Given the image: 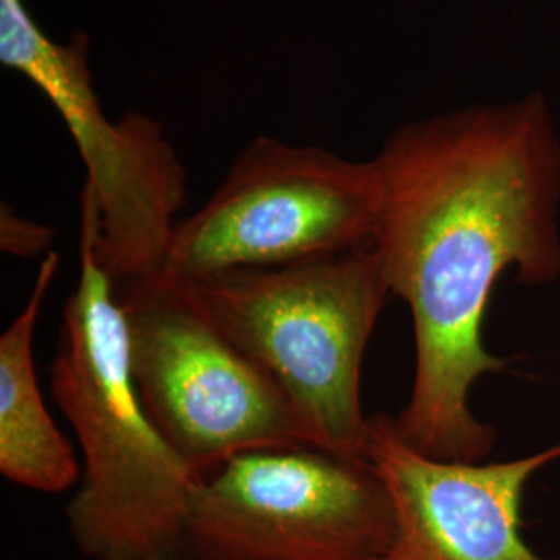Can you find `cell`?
Returning <instances> with one entry per match:
<instances>
[{
  "label": "cell",
  "mask_w": 560,
  "mask_h": 560,
  "mask_svg": "<svg viewBox=\"0 0 560 560\" xmlns=\"http://www.w3.org/2000/svg\"><path fill=\"white\" fill-rule=\"evenodd\" d=\"M370 463L393 501L395 527L378 560H560L521 534L529 481L560 460V442L511 460H448L400 439L393 416H370Z\"/></svg>",
  "instance_id": "8"
},
{
  "label": "cell",
  "mask_w": 560,
  "mask_h": 560,
  "mask_svg": "<svg viewBox=\"0 0 560 560\" xmlns=\"http://www.w3.org/2000/svg\"><path fill=\"white\" fill-rule=\"evenodd\" d=\"M381 177L374 247L416 337L409 399L393 416L423 455L486 460L494 425L471 409L476 384L506 370L483 345L504 272L560 280V131L541 92L471 104L395 129L372 159Z\"/></svg>",
  "instance_id": "1"
},
{
  "label": "cell",
  "mask_w": 560,
  "mask_h": 560,
  "mask_svg": "<svg viewBox=\"0 0 560 560\" xmlns=\"http://www.w3.org/2000/svg\"><path fill=\"white\" fill-rule=\"evenodd\" d=\"M55 231L48 224L18 214L7 201L0 206V249L15 258L48 256Z\"/></svg>",
  "instance_id": "10"
},
{
  "label": "cell",
  "mask_w": 560,
  "mask_h": 560,
  "mask_svg": "<svg viewBox=\"0 0 560 560\" xmlns=\"http://www.w3.org/2000/svg\"><path fill=\"white\" fill-rule=\"evenodd\" d=\"M59 261L57 252L44 256L30 298L0 335V474L42 494L67 492L81 480L75 446L52 420L34 363V332Z\"/></svg>",
  "instance_id": "9"
},
{
  "label": "cell",
  "mask_w": 560,
  "mask_h": 560,
  "mask_svg": "<svg viewBox=\"0 0 560 560\" xmlns=\"http://www.w3.org/2000/svg\"><path fill=\"white\" fill-rule=\"evenodd\" d=\"M393 527L390 494L370 460L266 448L196 481L185 560H378Z\"/></svg>",
  "instance_id": "7"
},
{
  "label": "cell",
  "mask_w": 560,
  "mask_h": 560,
  "mask_svg": "<svg viewBox=\"0 0 560 560\" xmlns=\"http://www.w3.org/2000/svg\"><path fill=\"white\" fill-rule=\"evenodd\" d=\"M115 293L141 405L198 480L245 453L316 446L279 386L201 312L179 280L162 275Z\"/></svg>",
  "instance_id": "6"
},
{
  "label": "cell",
  "mask_w": 560,
  "mask_h": 560,
  "mask_svg": "<svg viewBox=\"0 0 560 560\" xmlns=\"http://www.w3.org/2000/svg\"><path fill=\"white\" fill-rule=\"evenodd\" d=\"M98 210L81 194L80 279L62 310L52 397L75 432L81 480L67 527L90 560H185L198 478L141 405L117 293L96 254Z\"/></svg>",
  "instance_id": "2"
},
{
  "label": "cell",
  "mask_w": 560,
  "mask_h": 560,
  "mask_svg": "<svg viewBox=\"0 0 560 560\" xmlns=\"http://www.w3.org/2000/svg\"><path fill=\"white\" fill-rule=\"evenodd\" d=\"M378 221L374 161L260 136L208 201L177 222L162 275L196 280L328 258L374 245Z\"/></svg>",
  "instance_id": "5"
},
{
  "label": "cell",
  "mask_w": 560,
  "mask_h": 560,
  "mask_svg": "<svg viewBox=\"0 0 560 560\" xmlns=\"http://www.w3.org/2000/svg\"><path fill=\"white\" fill-rule=\"evenodd\" d=\"M0 65L38 88L85 166L81 194L98 210L96 254L115 291L162 277L187 206V171L156 119L102 108L83 32L50 38L25 0H0Z\"/></svg>",
  "instance_id": "4"
},
{
  "label": "cell",
  "mask_w": 560,
  "mask_h": 560,
  "mask_svg": "<svg viewBox=\"0 0 560 560\" xmlns=\"http://www.w3.org/2000/svg\"><path fill=\"white\" fill-rule=\"evenodd\" d=\"M179 282L279 386L318 448L370 460L361 372L382 310L393 298L374 245Z\"/></svg>",
  "instance_id": "3"
}]
</instances>
